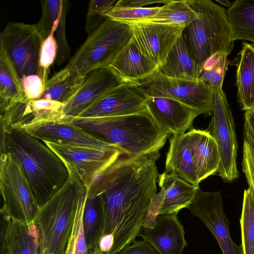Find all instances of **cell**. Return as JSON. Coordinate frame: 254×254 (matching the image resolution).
Instances as JSON below:
<instances>
[{"mask_svg":"<svg viewBox=\"0 0 254 254\" xmlns=\"http://www.w3.org/2000/svg\"><path fill=\"white\" fill-rule=\"evenodd\" d=\"M86 192L75 174L42 206L35 223L40 240L38 254H64L71 233L79 199Z\"/></svg>","mask_w":254,"mask_h":254,"instance_id":"4","label":"cell"},{"mask_svg":"<svg viewBox=\"0 0 254 254\" xmlns=\"http://www.w3.org/2000/svg\"><path fill=\"white\" fill-rule=\"evenodd\" d=\"M242 167L248 189L254 198V140L249 131L244 128Z\"/></svg>","mask_w":254,"mask_h":254,"instance_id":"39","label":"cell"},{"mask_svg":"<svg viewBox=\"0 0 254 254\" xmlns=\"http://www.w3.org/2000/svg\"><path fill=\"white\" fill-rule=\"evenodd\" d=\"M86 197L85 192L79 199L71 233L64 254H87L88 248L83 225V215Z\"/></svg>","mask_w":254,"mask_h":254,"instance_id":"34","label":"cell"},{"mask_svg":"<svg viewBox=\"0 0 254 254\" xmlns=\"http://www.w3.org/2000/svg\"><path fill=\"white\" fill-rule=\"evenodd\" d=\"M236 63L237 98L243 110L254 109V46L243 43Z\"/></svg>","mask_w":254,"mask_h":254,"instance_id":"26","label":"cell"},{"mask_svg":"<svg viewBox=\"0 0 254 254\" xmlns=\"http://www.w3.org/2000/svg\"><path fill=\"white\" fill-rule=\"evenodd\" d=\"M196 13L195 19L184 29L198 64L202 67L211 56L223 52L228 56L234 47L226 10L210 0H188Z\"/></svg>","mask_w":254,"mask_h":254,"instance_id":"5","label":"cell"},{"mask_svg":"<svg viewBox=\"0 0 254 254\" xmlns=\"http://www.w3.org/2000/svg\"><path fill=\"white\" fill-rule=\"evenodd\" d=\"M188 183L199 187L187 133L173 135L165 162V171Z\"/></svg>","mask_w":254,"mask_h":254,"instance_id":"25","label":"cell"},{"mask_svg":"<svg viewBox=\"0 0 254 254\" xmlns=\"http://www.w3.org/2000/svg\"><path fill=\"white\" fill-rule=\"evenodd\" d=\"M146 99L127 83L114 88L77 117H107L134 114L146 110Z\"/></svg>","mask_w":254,"mask_h":254,"instance_id":"17","label":"cell"},{"mask_svg":"<svg viewBox=\"0 0 254 254\" xmlns=\"http://www.w3.org/2000/svg\"><path fill=\"white\" fill-rule=\"evenodd\" d=\"M160 6L150 7H114L105 16L114 21L129 24L141 22L154 16L159 11Z\"/></svg>","mask_w":254,"mask_h":254,"instance_id":"36","label":"cell"},{"mask_svg":"<svg viewBox=\"0 0 254 254\" xmlns=\"http://www.w3.org/2000/svg\"><path fill=\"white\" fill-rule=\"evenodd\" d=\"M131 38L128 24L107 18L88 35L67 65L82 74L96 68L108 66Z\"/></svg>","mask_w":254,"mask_h":254,"instance_id":"6","label":"cell"},{"mask_svg":"<svg viewBox=\"0 0 254 254\" xmlns=\"http://www.w3.org/2000/svg\"><path fill=\"white\" fill-rule=\"evenodd\" d=\"M65 104L39 99L15 103L0 113V127L20 128L43 122H68L64 113Z\"/></svg>","mask_w":254,"mask_h":254,"instance_id":"15","label":"cell"},{"mask_svg":"<svg viewBox=\"0 0 254 254\" xmlns=\"http://www.w3.org/2000/svg\"><path fill=\"white\" fill-rule=\"evenodd\" d=\"M45 39L36 24L10 22L0 34V49L12 62L20 77L37 74L40 52Z\"/></svg>","mask_w":254,"mask_h":254,"instance_id":"10","label":"cell"},{"mask_svg":"<svg viewBox=\"0 0 254 254\" xmlns=\"http://www.w3.org/2000/svg\"><path fill=\"white\" fill-rule=\"evenodd\" d=\"M158 184L160 190L149 206L143 228H152L158 215L178 214L187 208L199 188L166 172L159 175Z\"/></svg>","mask_w":254,"mask_h":254,"instance_id":"13","label":"cell"},{"mask_svg":"<svg viewBox=\"0 0 254 254\" xmlns=\"http://www.w3.org/2000/svg\"><path fill=\"white\" fill-rule=\"evenodd\" d=\"M232 39L254 45V0H236L226 10Z\"/></svg>","mask_w":254,"mask_h":254,"instance_id":"29","label":"cell"},{"mask_svg":"<svg viewBox=\"0 0 254 254\" xmlns=\"http://www.w3.org/2000/svg\"><path fill=\"white\" fill-rule=\"evenodd\" d=\"M240 224L244 254H254V198L249 189L244 192Z\"/></svg>","mask_w":254,"mask_h":254,"instance_id":"32","label":"cell"},{"mask_svg":"<svg viewBox=\"0 0 254 254\" xmlns=\"http://www.w3.org/2000/svg\"><path fill=\"white\" fill-rule=\"evenodd\" d=\"M68 122L129 157L159 153L172 135L157 125L147 110L116 117H77Z\"/></svg>","mask_w":254,"mask_h":254,"instance_id":"3","label":"cell"},{"mask_svg":"<svg viewBox=\"0 0 254 254\" xmlns=\"http://www.w3.org/2000/svg\"><path fill=\"white\" fill-rule=\"evenodd\" d=\"M83 215V225L88 249L98 247L102 236L103 216L100 196L97 194H87Z\"/></svg>","mask_w":254,"mask_h":254,"instance_id":"30","label":"cell"},{"mask_svg":"<svg viewBox=\"0 0 254 254\" xmlns=\"http://www.w3.org/2000/svg\"><path fill=\"white\" fill-rule=\"evenodd\" d=\"M44 142L63 160L69 173L78 177L86 191L102 172L124 154L115 146L95 148Z\"/></svg>","mask_w":254,"mask_h":254,"instance_id":"11","label":"cell"},{"mask_svg":"<svg viewBox=\"0 0 254 254\" xmlns=\"http://www.w3.org/2000/svg\"><path fill=\"white\" fill-rule=\"evenodd\" d=\"M187 134L199 183L217 173L221 160L219 151L215 140L207 130L193 128Z\"/></svg>","mask_w":254,"mask_h":254,"instance_id":"23","label":"cell"},{"mask_svg":"<svg viewBox=\"0 0 254 254\" xmlns=\"http://www.w3.org/2000/svg\"><path fill=\"white\" fill-rule=\"evenodd\" d=\"M127 24L141 52L158 67L164 63L185 28L148 22Z\"/></svg>","mask_w":254,"mask_h":254,"instance_id":"14","label":"cell"},{"mask_svg":"<svg viewBox=\"0 0 254 254\" xmlns=\"http://www.w3.org/2000/svg\"><path fill=\"white\" fill-rule=\"evenodd\" d=\"M0 254H38L40 235L34 223L25 225L0 212Z\"/></svg>","mask_w":254,"mask_h":254,"instance_id":"21","label":"cell"},{"mask_svg":"<svg viewBox=\"0 0 254 254\" xmlns=\"http://www.w3.org/2000/svg\"><path fill=\"white\" fill-rule=\"evenodd\" d=\"M28 101L12 62L7 53L0 49V113L15 103Z\"/></svg>","mask_w":254,"mask_h":254,"instance_id":"28","label":"cell"},{"mask_svg":"<svg viewBox=\"0 0 254 254\" xmlns=\"http://www.w3.org/2000/svg\"><path fill=\"white\" fill-rule=\"evenodd\" d=\"M117 1L92 0L89 2L85 28L88 35L92 33L107 18L105 14L114 7Z\"/></svg>","mask_w":254,"mask_h":254,"instance_id":"37","label":"cell"},{"mask_svg":"<svg viewBox=\"0 0 254 254\" xmlns=\"http://www.w3.org/2000/svg\"><path fill=\"white\" fill-rule=\"evenodd\" d=\"M128 84L145 98L171 99L191 107L201 114H209L213 110L214 90L199 79L173 78L157 69L149 76Z\"/></svg>","mask_w":254,"mask_h":254,"instance_id":"8","label":"cell"},{"mask_svg":"<svg viewBox=\"0 0 254 254\" xmlns=\"http://www.w3.org/2000/svg\"><path fill=\"white\" fill-rule=\"evenodd\" d=\"M253 110H254V109Z\"/></svg>","mask_w":254,"mask_h":254,"instance_id":"47","label":"cell"},{"mask_svg":"<svg viewBox=\"0 0 254 254\" xmlns=\"http://www.w3.org/2000/svg\"><path fill=\"white\" fill-rule=\"evenodd\" d=\"M109 66L127 84L149 76L158 68L141 52L132 37Z\"/></svg>","mask_w":254,"mask_h":254,"instance_id":"22","label":"cell"},{"mask_svg":"<svg viewBox=\"0 0 254 254\" xmlns=\"http://www.w3.org/2000/svg\"><path fill=\"white\" fill-rule=\"evenodd\" d=\"M0 212L23 224L34 223L40 206L20 164L9 153L0 155Z\"/></svg>","mask_w":254,"mask_h":254,"instance_id":"7","label":"cell"},{"mask_svg":"<svg viewBox=\"0 0 254 254\" xmlns=\"http://www.w3.org/2000/svg\"><path fill=\"white\" fill-rule=\"evenodd\" d=\"M21 85L27 100L38 99L45 90V84L38 74H31L20 78Z\"/></svg>","mask_w":254,"mask_h":254,"instance_id":"41","label":"cell"},{"mask_svg":"<svg viewBox=\"0 0 254 254\" xmlns=\"http://www.w3.org/2000/svg\"><path fill=\"white\" fill-rule=\"evenodd\" d=\"M168 0H118L115 6L118 7H143L144 6L155 4H165Z\"/></svg>","mask_w":254,"mask_h":254,"instance_id":"43","label":"cell"},{"mask_svg":"<svg viewBox=\"0 0 254 254\" xmlns=\"http://www.w3.org/2000/svg\"><path fill=\"white\" fill-rule=\"evenodd\" d=\"M42 16L36 24L37 29L45 39L52 31H55L61 16L64 1L62 0H43Z\"/></svg>","mask_w":254,"mask_h":254,"instance_id":"35","label":"cell"},{"mask_svg":"<svg viewBox=\"0 0 254 254\" xmlns=\"http://www.w3.org/2000/svg\"><path fill=\"white\" fill-rule=\"evenodd\" d=\"M212 112L207 131L215 140L220 155L217 173L224 182L231 183L239 177L238 146L232 113L222 88L214 90Z\"/></svg>","mask_w":254,"mask_h":254,"instance_id":"9","label":"cell"},{"mask_svg":"<svg viewBox=\"0 0 254 254\" xmlns=\"http://www.w3.org/2000/svg\"><path fill=\"white\" fill-rule=\"evenodd\" d=\"M87 254H105L102 252L97 247L91 249H88Z\"/></svg>","mask_w":254,"mask_h":254,"instance_id":"45","label":"cell"},{"mask_svg":"<svg viewBox=\"0 0 254 254\" xmlns=\"http://www.w3.org/2000/svg\"><path fill=\"white\" fill-rule=\"evenodd\" d=\"M188 0H168L153 17L140 22L166 24L186 28L196 17ZM139 23V22H137Z\"/></svg>","mask_w":254,"mask_h":254,"instance_id":"31","label":"cell"},{"mask_svg":"<svg viewBox=\"0 0 254 254\" xmlns=\"http://www.w3.org/2000/svg\"><path fill=\"white\" fill-rule=\"evenodd\" d=\"M52 31L43 41L40 52L38 75L43 79L45 85L51 65L57 59L58 44Z\"/></svg>","mask_w":254,"mask_h":254,"instance_id":"38","label":"cell"},{"mask_svg":"<svg viewBox=\"0 0 254 254\" xmlns=\"http://www.w3.org/2000/svg\"><path fill=\"white\" fill-rule=\"evenodd\" d=\"M216 1L224 6L228 7V8L231 6L232 3V2H231L227 0H216Z\"/></svg>","mask_w":254,"mask_h":254,"instance_id":"46","label":"cell"},{"mask_svg":"<svg viewBox=\"0 0 254 254\" xmlns=\"http://www.w3.org/2000/svg\"><path fill=\"white\" fill-rule=\"evenodd\" d=\"M0 132L1 153L17 160L40 207L68 179L65 164L44 141L22 129L0 127Z\"/></svg>","mask_w":254,"mask_h":254,"instance_id":"2","label":"cell"},{"mask_svg":"<svg viewBox=\"0 0 254 254\" xmlns=\"http://www.w3.org/2000/svg\"><path fill=\"white\" fill-rule=\"evenodd\" d=\"M228 55L217 53L209 57L202 66L199 79L214 90L222 88L228 64Z\"/></svg>","mask_w":254,"mask_h":254,"instance_id":"33","label":"cell"},{"mask_svg":"<svg viewBox=\"0 0 254 254\" xmlns=\"http://www.w3.org/2000/svg\"><path fill=\"white\" fill-rule=\"evenodd\" d=\"M118 254H160L156 249L145 240L135 241L126 247Z\"/></svg>","mask_w":254,"mask_h":254,"instance_id":"42","label":"cell"},{"mask_svg":"<svg viewBox=\"0 0 254 254\" xmlns=\"http://www.w3.org/2000/svg\"><path fill=\"white\" fill-rule=\"evenodd\" d=\"M244 128L249 131L254 140V111L250 110L245 111Z\"/></svg>","mask_w":254,"mask_h":254,"instance_id":"44","label":"cell"},{"mask_svg":"<svg viewBox=\"0 0 254 254\" xmlns=\"http://www.w3.org/2000/svg\"><path fill=\"white\" fill-rule=\"evenodd\" d=\"M18 129L43 141L58 144L95 148H109L115 146L68 122H43Z\"/></svg>","mask_w":254,"mask_h":254,"instance_id":"18","label":"cell"},{"mask_svg":"<svg viewBox=\"0 0 254 254\" xmlns=\"http://www.w3.org/2000/svg\"><path fill=\"white\" fill-rule=\"evenodd\" d=\"M158 70L166 76L173 78L185 80L199 79L201 67L197 63L184 32L178 38L164 63L158 67Z\"/></svg>","mask_w":254,"mask_h":254,"instance_id":"24","label":"cell"},{"mask_svg":"<svg viewBox=\"0 0 254 254\" xmlns=\"http://www.w3.org/2000/svg\"><path fill=\"white\" fill-rule=\"evenodd\" d=\"M85 76V74H81L66 65L48 80L45 90L38 99H49L65 104L77 92Z\"/></svg>","mask_w":254,"mask_h":254,"instance_id":"27","label":"cell"},{"mask_svg":"<svg viewBox=\"0 0 254 254\" xmlns=\"http://www.w3.org/2000/svg\"><path fill=\"white\" fill-rule=\"evenodd\" d=\"M183 225L177 214L158 215L152 228H143L139 237L150 243L160 254H182L188 246Z\"/></svg>","mask_w":254,"mask_h":254,"instance_id":"20","label":"cell"},{"mask_svg":"<svg viewBox=\"0 0 254 254\" xmlns=\"http://www.w3.org/2000/svg\"><path fill=\"white\" fill-rule=\"evenodd\" d=\"M64 0V2H65ZM67 13V4L64 3V7L55 33L58 44V54L56 64L60 65L69 58L70 51L65 32V21Z\"/></svg>","mask_w":254,"mask_h":254,"instance_id":"40","label":"cell"},{"mask_svg":"<svg viewBox=\"0 0 254 254\" xmlns=\"http://www.w3.org/2000/svg\"><path fill=\"white\" fill-rule=\"evenodd\" d=\"M159 156V152L139 157L120 156L86 191L100 196L102 236L114 237L110 254H118L141 233L147 210L157 193L159 174L156 161Z\"/></svg>","mask_w":254,"mask_h":254,"instance_id":"1","label":"cell"},{"mask_svg":"<svg viewBox=\"0 0 254 254\" xmlns=\"http://www.w3.org/2000/svg\"><path fill=\"white\" fill-rule=\"evenodd\" d=\"M187 208L199 218L214 235L223 254H244L242 245H237L231 237L230 221L224 213L220 191L204 192L199 188Z\"/></svg>","mask_w":254,"mask_h":254,"instance_id":"12","label":"cell"},{"mask_svg":"<svg viewBox=\"0 0 254 254\" xmlns=\"http://www.w3.org/2000/svg\"><path fill=\"white\" fill-rule=\"evenodd\" d=\"M147 111L163 130L172 135L185 133L199 111L177 101L163 97L146 98Z\"/></svg>","mask_w":254,"mask_h":254,"instance_id":"19","label":"cell"},{"mask_svg":"<svg viewBox=\"0 0 254 254\" xmlns=\"http://www.w3.org/2000/svg\"><path fill=\"white\" fill-rule=\"evenodd\" d=\"M124 83H125L109 66L89 71L85 74L77 92L65 104L64 115L69 121L108 92Z\"/></svg>","mask_w":254,"mask_h":254,"instance_id":"16","label":"cell"}]
</instances>
